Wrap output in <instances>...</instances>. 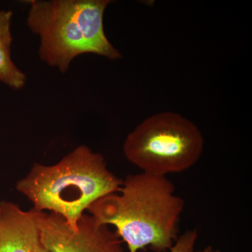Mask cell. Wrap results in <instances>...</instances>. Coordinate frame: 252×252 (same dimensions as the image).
I'll use <instances>...</instances> for the list:
<instances>
[{
  "label": "cell",
  "mask_w": 252,
  "mask_h": 252,
  "mask_svg": "<svg viewBox=\"0 0 252 252\" xmlns=\"http://www.w3.org/2000/svg\"><path fill=\"white\" fill-rule=\"evenodd\" d=\"M185 206L166 176L141 172L127 176L119 192L99 198L87 211L115 228L128 252H167L178 238Z\"/></svg>",
  "instance_id": "1"
},
{
  "label": "cell",
  "mask_w": 252,
  "mask_h": 252,
  "mask_svg": "<svg viewBox=\"0 0 252 252\" xmlns=\"http://www.w3.org/2000/svg\"><path fill=\"white\" fill-rule=\"evenodd\" d=\"M122 182L109 170L103 155L82 144L54 165L33 164L16 189L34 210L57 214L75 230L91 205L119 192Z\"/></svg>",
  "instance_id": "2"
},
{
  "label": "cell",
  "mask_w": 252,
  "mask_h": 252,
  "mask_svg": "<svg viewBox=\"0 0 252 252\" xmlns=\"http://www.w3.org/2000/svg\"><path fill=\"white\" fill-rule=\"evenodd\" d=\"M109 3V0L30 1L26 22L39 36L41 61L64 74L80 55H98L112 61L122 59L104 32V11Z\"/></svg>",
  "instance_id": "3"
},
{
  "label": "cell",
  "mask_w": 252,
  "mask_h": 252,
  "mask_svg": "<svg viewBox=\"0 0 252 252\" xmlns=\"http://www.w3.org/2000/svg\"><path fill=\"white\" fill-rule=\"evenodd\" d=\"M204 138L193 122L177 113L154 114L126 137L124 155L142 172L166 176L194 166L201 157Z\"/></svg>",
  "instance_id": "4"
},
{
  "label": "cell",
  "mask_w": 252,
  "mask_h": 252,
  "mask_svg": "<svg viewBox=\"0 0 252 252\" xmlns=\"http://www.w3.org/2000/svg\"><path fill=\"white\" fill-rule=\"evenodd\" d=\"M41 241L50 252H126L124 242L109 225L84 213L72 229L54 212L36 211Z\"/></svg>",
  "instance_id": "5"
},
{
  "label": "cell",
  "mask_w": 252,
  "mask_h": 252,
  "mask_svg": "<svg viewBox=\"0 0 252 252\" xmlns=\"http://www.w3.org/2000/svg\"><path fill=\"white\" fill-rule=\"evenodd\" d=\"M0 252H50L41 241L36 210L0 201Z\"/></svg>",
  "instance_id": "6"
},
{
  "label": "cell",
  "mask_w": 252,
  "mask_h": 252,
  "mask_svg": "<svg viewBox=\"0 0 252 252\" xmlns=\"http://www.w3.org/2000/svg\"><path fill=\"white\" fill-rule=\"evenodd\" d=\"M12 16V11H0V81L11 89L19 90L26 85L27 77L11 59Z\"/></svg>",
  "instance_id": "7"
},
{
  "label": "cell",
  "mask_w": 252,
  "mask_h": 252,
  "mask_svg": "<svg viewBox=\"0 0 252 252\" xmlns=\"http://www.w3.org/2000/svg\"><path fill=\"white\" fill-rule=\"evenodd\" d=\"M197 239L198 232L196 230H187L178 237L170 252H194Z\"/></svg>",
  "instance_id": "8"
},
{
  "label": "cell",
  "mask_w": 252,
  "mask_h": 252,
  "mask_svg": "<svg viewBox=\"0 0 252 252\" xmlns=\"http://www.w3.org/2000/svg\"><path fill=\"white\" fill-rule=\"evenodd\" d=\"M194 252H221L220 250H216L211 246L206 247V248L202 249V250H198V251Z\"/></svg>",
  "instance_id": "9"
}]
</instances>
